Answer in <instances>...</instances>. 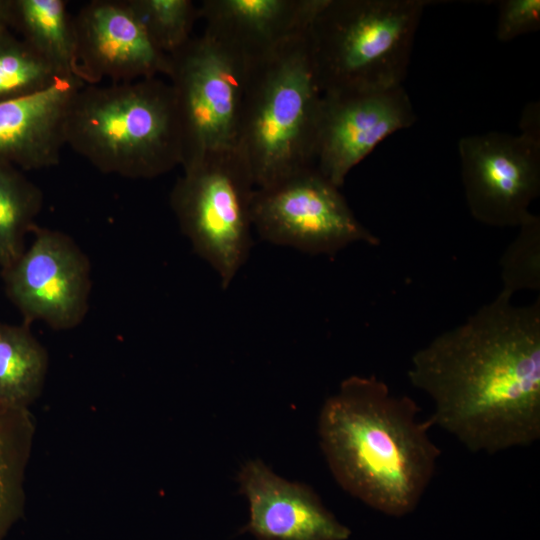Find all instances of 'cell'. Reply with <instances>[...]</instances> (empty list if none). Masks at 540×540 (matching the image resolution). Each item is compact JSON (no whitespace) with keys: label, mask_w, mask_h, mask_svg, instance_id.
I'll return each mask as SVG.
<instances>
[{"label":"cell","mask_w":540,"mask_h":540,"mask_svg":"<svg viewBox=\"0 0 540 540\" xmlns=\"http://www.w3.org/2000/svg\"><path fill=\"white\" fill-rule=\"evenodd\" d=\"M410 383L434 404V424L474 453L540 439V298L500 294L411 357Z\"/></svg>","instance_id":"6da1fadb"},{"label":"cell","mask_w":540,"mask_h":540,"mask_svg":"<svg viewBox=\"0 0 540 540\" xmlns=\"http://www.w3.org/2000/svg\"><path fill=\"white\" fill-rule=\"evenodd\" d=\"M420 412L373 375L344 379L318 418L320 446L340 487L383 514L413 512L441 456L429 435L434 424Z\"/></svg>","instance_id":"7a4b0ae2"},{"label":"cell","mask_w":540,"mask_h":540,"mask_svg":"<svg viewBox=\"0 0 540 540\" xmlns=\"http://www.w3.org/2000/svg\"><path fill=\"white\" fill-rule=\"evenodd\" d=\"M66 145L101 173L130 179L155 178L182 165L171 84L155 77L83 85L69 110Z\"/></svg>","instance_id":"3957f363"},{"label":"cell","mask_w":540,"mask_h":540,"mask_svg":"<svg viewBox=\"0 0 540 540\" xmlns=\"http://www.w3.org/2000/svg\"><path fill=\"white\" fill-rule=\"evenodd\" d=\"M307 33L252 64L238 147L249 163L256 188L315 167L323 93Z\"/></svg>","instance_id":"277c9868"},{"label":"cell","mask_w":540,"mask_h":540,"mask_svg":"<svg viewBox=\"0 0 540 540\" xmlns=\"http://www.w3.org/2000/svg\"><path fill=\"white\" fill-rule=\"evenodd\" d=\"M427 0H325L307 33L322 93L402 86Z\"/></svg>","instance_id":"5b68a950"},{"label":"cell","mask_w":540,"mask_h":540,"mask_svg":"<svg viewBox=\"0 0 540 540\" xmlns=\"http://www.w3.org/2000/svg\"><path fill=\"white\" fill-rule=\"evenodd\" d=\"M170 205L195 253L230 286L252 247V202L256 189L239 147L213 151L183 166Z\"/></svg>","instance_id":"8992f818"},{"label":"cell","mask_w":540,"mask_h":540,"mask_svg":"<svg viewBox=\"0 0 540 540\" xmlns=\"http://www.w3.org/2000/svg\"><path fill=\"white\" fill-rule=\"evenodd\" d=\"M253 61L204 30L170 55L183 142L182 165L238 146L245 92Z\"/></svg>","instance_id":"52a82bcc"},{"label":"cell","mask_w":540,"mask_h":540,"mask_svg":"<svg viewBox=\"0 0 540 540\" xmlns=\"http://www.w3.org/2000/svg\"><path fill=\"white\" fill-rule=\"evenodd\" d=\"M518 135L490 131L458 142L461 177L469 211L493 227L519 226L540 195V109L529 103Z\"/></svg>","instance_id":"ba28073f"},{"label":"cell","mask_w":540,"mask_h":540,"mask_svg":"<svg viewBox=\"0 0 540 540\" xmlns=\"http://www.w3.org/2000/svg\"><path fill=\"white\" fill-rule=\"evenodd\" d=\"M252 225L270 243L309 254H336L350 244L378 245L355 217L339 188L316 167L276 184L256 188Z\"/></svg>","instance_id":"9c48e42d"},{"label":"cell","mask_w":540,"mask_h":540,"mask_svg":"<svg viewBox=\"0 0 540 540\" xmlns=\"http://www.w3.org/2000/svg\"><path fill=\"white\" fill-rule=\"evenodd\" d=\"M28 248L2 269L6 294L25 323L44 322L55 330L82 323L92 288L87 255L64 232L36 226Z\"/></svg>","instance_id":"30bf717a"},{"label":"cell","mask_w":540,"mask_h":540,"mask_svg":"<svg viewBox=\"0 0 540 540\" xmlns=\"http://www.w3.org/2000/svg\"><path fill=\"white\" fill-rule=\"evenodd\" d=\"M417 117L403 86L378 91L323 93L315 167L340 188L348 173L395 132Z\"/></svg>","instance_id":"8fae6325"},{"label":"cell","mask_w":540,"mask_h":540,"mask_svg":"<svg viewBox=\"0 0 540 540\" xmlns=\"http://www.w3.org/2000/svg\"><path fill=\"white\" fill-rule=\"evenodd\" d=\"M78 77L87 85L168 77L157 48L127 0H93L73 18Z\"/></svg>","instance_id":"7c38bea8"},{"label":"cell","mask_w":540,"mask_h":540,"mask_svg":"<svg viewBox=\"0 0 540 540\" xmlns=\"http://www.w3.org/2000/svg\"><path fill=\"white\" fill-rule=\"evenodd\" d=\"M239 482L249 503L243 531L256 540H346L351 534L309 486L281 478L259 460L242 467Z\"/></svg>","instance_id":"4fadbf2b"},{"label":"cell","mask_w":540,"mask_h":540,"mask_svg":"<svg viewBox=\"0 0 540 540\" xmlns=\"http://www.w3.org/2000/svg\"><path fill=\"white\" fill-rule=\"evenodd\" d=\"M85 83L63 77L37 92L0 102V162L20 170L57 165L72 101Z\"/></svg>","instance_id":"5bb4252c"},{"label":"cell","mask_w":540,"mask_h":540,"mask_svg":"<svg viewBox=\"0 0 540 540\" xmlns=\"http://www.w3.org/2000/svg\"><path fill=\"white\" fill-rule=\"evenodd\" d=\"M325 0H204L205 31L252 61L306 34Z\"/></svg>","instance_id":"9a60e30c"},{"label":"cell","mask_w":540,"mask_h":540,"mask_svg":"<svg viewBox=\"0 0 540 540\" xmlns=\"http://www.w3.org/2000/svg\"><path fill=\"white\" fill-rule=\"evenodd\" d=\"M13 12V28L19 30L21 39L62 76L78 77L73 18L66 2L13 0Z\"/></svg>","instance_id":"2e32d148"},{"label":"cell","mask_w":540,"mask_h":540,"mask_svg":"<svg viewBox=\"0 0 540 540\" xmlns=\"http://www.w3.org/2000/svg\"><path fill=\"white\" fill-rule=\"evenodd\" d=\"M48 355L29 324L0 322V403L25 409L41 393Z\"/></svg>","instance_id":"e0dca14e"},{"label":"cell","mask_w":540,"mask_h":540,"mask_svg":"<svg viewBox=\"0 0 540 540\" xmlns=\"http://www.w3.org/2000/svg\"><path fill=\"white\" fill-rule=\"evenodd\" d=\"M41 189L20 169L0 162V267L11 266L25 250V237L37 226Z\"/></svg>","instance_id":"ac0fdd59"},{"label":"cell","mask_w":540,"mask_h":540,"mask_svg":"<svg viewBox=\"0 0 540 540\" xmlns=\"http://www.w3.org/2000/svg\"><path fill=\"white\" fill-rule=\"evenodd\" d=\"M24 412L0 403V540L18 513L27 439Z\"/></svg>","instance_id":"d6986e66"},{"label":"cell","mask_w":540,"mask_h":540,"mask_svg":"<svg viewBox=\"0 0 540 540\" xmlns=\"http://www.w3.org/2000/svg\"><path fill=\"white\" fill-rule=\"evenodd\" d=\"M63 77L11 32L0 37V102L37 92Z\"/></svg>","instance_id":"ffe728a7"},{"label":"cell","mask_w":540,"mask_h":540,"mask_svg":"<svg viewBox=\"0 0 540 540\" xmlns=\"http://www.w3.org/2000/svg\"><path fill=\"white\" fill-rule=\"evenodd\" d=\"M149 37L168 56L192 38L198 6L191 0H127Z\"/></svg>","instance_id":"44dd1931"},{"label":"cell","mask_w":540,"mask_h":540,"mask_svg":"<svg viewBox=\"0 0 540 540\" xmlns=\"http://www.w3.org/2000/svg\"><path fill=\"white\" fill-rule=\"evenodd\" d=\"M518 227L500 259L499 294L510 299L518 291L540 289V217L531 213Z\"/></svg>","instance_id":"7402d4cb"},{"label":"cell","mask_w":540,"mask_h":540,"mask_svg":"<svg viewBox=\"0 0 540 540\" xmlns=\"http://www.w3.org/2000/svg\"><path fill=\"white\" fill-rule=\"evenodd\" d=\"M540 29V0H502L499 2L496 38L511 41Z\"/></svg>","instance_id":"603a6c76"},{"label":"cell","mask_w":540,"mask_h":540,"mask_svg":"<svg viewBox=\"0 0 540 540\" xmlns=\"http://www.w3.org/2000/svg\"><path fill=\"white\" fill-rule=\"evenodd\" d=\"M13 0H0V37L13 27Z\"/></svg>","instance_id":"cb8c5ba5"}]
</instances>
